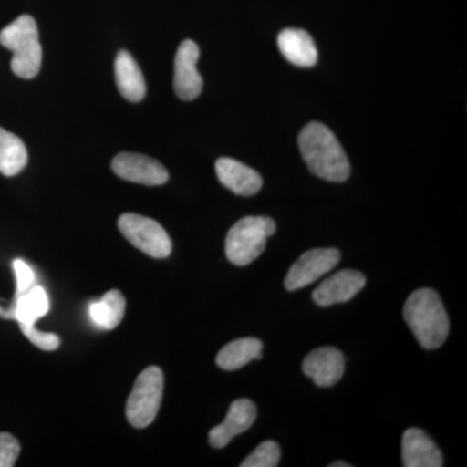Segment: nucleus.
<instances>
[{
    "label": "nucleus",
    "mask_w": 467,
    "mask_h": 467,
    "mask_svg": "<svg viewBox=\"0 0 467 467\" xmlns=\"http://www.w3.org/2000/svg\"><path fill=\"white\" fill-rule=\"evenodd\" d=\"M278 47L282 55L294 66L309 67L317 63V47L306 30H282L278 36Z\"/></svg>",
    "instance_id": "16"
},
{
    "label": "nucleus",
    "mask_w": 467,
    "mask_h": 467,
    "mask_svg": "<svg viewBox=\"0 0 467 467\" xmlns=\"http://www.w3.org/2000/svg\"><path fill=\"white\" fill-rule=\"evenodd\" d=\"M20 456L17 439L8 432H0V467L15 466Z\"/></svg>",
    "instance_id": "23"
},
{
    "label": "nucleus",
    "mask_w": 467,
    "mask_h": 467,
    "mask_svg": "<svg viewBox=\"0 0 467 467\" xmlns=\"http://www.w3.org/2000/svg\"><path fill=\"white\" fill-rule=\"evenodd\" d=\"M402 465L405 467H441V451L420 429H409L402 435Z\"/></svg>",
    "instance_id": "13"
},
{
    "label": "nucleus",
    "mask_w": 467,
    "mask_h": 467,
    "mask_svg": "<svg viewBox=\"0 0 467 467\" xmlns=\"http://www.w3.org/2000/svg\"><path fill=\"white\" fill-rule=\"evenodd\" d=\"M116 84L122 97L138 103L146 97V81L137 61L128 51H119L115 61Z\"/></svg>",
    "instance_id": "17"
},
{
    "label": "nucleus",
    "mask_w": 467,
    "mask_h": 467,
    "mask_svg": "<svg viewBox=\"0 0 467 467\" xmlns=\"http://www.w3.org/2000/svg\"><path fill=\"white\" fill-rule=\"evenodd\" d=\"M281 460V450L275 441L261 442L250 456L241 463L242 467H275Z\"/></svg>",
    "instance_id": "21"
},
{
    "label": "nucleus",
    "mask_w": 467,
    "mask_h": 467,
    "mask_svg": "<svg viewBox=\"0 0 467 467\" xmlns=\"http://www.w3.org/2000/svg\"><path fill=\"white\" fill-rule=\"evenodd\" d=\"M0 45L12 51L11 69L24 79L38 76L42 66V46L38 26L29 15L12 21L0 32Z\"/></svg>",
    "instance_id": "3"
},
{
    "label": "nucleus",
    "mask_w": 467,
    "mask_h": 467,
    "mask_svg": "<svg viewBox=\"0 0 467 467\" xmlns=\"http://www.w3.org/2000/svg\"><path fill=\"white\" fill-rule=\"evenodd\" d=\"M126 301L119 290H110L97 303L90 306V317L94 324L112 330L121 324L125 316Z\"/></svg>",
    "instance_id": "19"
},
{
    "label": "nucleus",
    "mask_w": 467,
    "mask_h": 467,
    "mask_svg": "<svg viewBox=\"0 0 467 467\" xmlns=\"http://www.w3.org/2000/svg\"><path fill=\"white\" fill-rule=\"evenodd\" d=\"M21 331L26 335L27 339L43 350H55L60 346V337L57 335L50 333H42L36 330V325L26 326L20 325Z\"/></svg>",
    "instance_id": "22"
},
{
    "label": "nucleus",
    "mask_w": 467,
    "mask_h": 467,
    "mask_svg": "<svg viewBox=\"0 0 467 467\" xmlns=\"http://www.w3.org/2000/svg\"><path fill=\"white\" fill-rule=\"evenodd\" d=\"M349 463L343 462V461H337V462L331 463L330 467H350Z\"/></svg>",
    "instance_id": "25"
},
{
    "label": "nucleus",
    "mask_w": 467,
    "mask_h": 467,
    "mask_svg": "<svg viewBox=\"0 0 467 467\" xmlns=\"http://www.w3.org/2000/svg\"><path fill=\"white\" fill-rule=\"evenodd\" d=\"M275 221L265 216L242 218L226 236V257L236 266L250 265L265 251L266 241L275 233Z\"/></svg>",
    "instance_id": "4"
},
{
    "label": "nucleus",
    "mask_w": 467,
    "mask_h": 467,
    "mask_svg": "<svg viewBox=\"0 0 467 467\" xmlns=\"http://www.w3.org/2000/svg\"><path fill=\"white\" fill-rule=\"evenodd\" d=\"M119 229L135 248L153 259H165L171 254L168 233L152 218L125 213L119 217Z\"/></svg>",
    "instance_id": "6"
},
{
    "label": "nucleus",
    "mask_w": 467,
    "mask_h": 467,
    "mask_svg": "<svg viewBox=\"0 0 467 467\" xmlns=\"http://www.w3.org/2000/svg\"><path fill=\"white\" fill-rule=\"evenodd\" d=\"M50 309L47 292L41 285H33L26 294L14 299L11 308L3 309L0 306V317L16 319L18 324L26 326L36 325Z\"/></svg>",
    "instance_id": "15"
},
{
    "label": "nucleus",
    "mask_w": 467,
    "mask_h": 467,
    "mask_svg": "<svg viewBox=\"0 0 467 467\" xmlns=\"http://www.w3.org/2000/svg\"><path fill=\"white\" fill-rule=\"evenodd\" d=\"M346 368L343 353L334 347L312 350L303 361V371L318 387H333L342 379Z\"/></svg>",
    "instance_id": "11"
},
{
    "label": "nucleus",
    "mask_w": 467,
    "mask_h": 467,
    "mask_svg": "<svg viewBox=\"0 0 467 467\" xmlns=\"http://www.w3.org/2000/svg\"><path fill=\"white\" fill-rule=\"evenodd\" d=\"M263 348V342L256 337H242L223 347L218 352L216 362L223 370H238L254 359H261Z\"/></svg>",
    "instance_id": "18"
},
{
    "label": "nucleus",
    "mask_w": 467,
    "mask_h": 467,
    "mask_svg": "<svg viewBox=\"0 0 467 467\" xmlns=\"http://www.w3.org/2000/svg\"><path fill=\"white\" fill-rule=\"evenodd\" d=\"M216 173L220 182L236 195L252 196L263 187V178L254 169L234 159H218Z\"/></svg>",
    "instance_id": "14"
},
{
    "label": "nucleus",
    "mask_w": 467,
    "mask_h": 467,
    "mask_svg": "<svg viewBox=\"0 0 467 467\" xmlns=\"http://www.w3.org/2000/svg\"><path fill=\"white\" fill-rule=\"evenodd\" d=\"M404 318L418 343L425 349L441 347L450 334V318L441 296L431 288H420L408 297Z\"/></svg>",
    "instance_id": "2"
},
{
    "label": "nucleus",
    "mask_w": 467,
    "mask_h": 467,
    "mask_svg": "<svg viewBox=\"0 0 467 467\" xmlns=\"http://www.w3.org/2000/svg\"><path fill=\"white\" fill-rule=\"evenodd\" d=\"M27 164L26 144L17 135L0 128V173L14 177Z\"/></svg>",
    "instance_id": "20"
},
{
    "label": "nucleus",
    "mask_w": 467,
    "mask_h": 467,
    "mask_svg": "<svg viewBox=\"0 0 467 467\" xmlns=\"http://www.w3.org/2000/svg\"><path fill=\"white\" fill-rule=\"evenodd\" d=\"M164 391L161 368H144L135 380L133 391L126 402V418L135 429L149 427L158 416Z\"/></svg>",
    "instance_id": "5"
},
{
    "label": "nucleus",
    "mask_w": 467,
    "mask_h": 467,
    "mask_svg": "<svg viewBox=\"0 0 467 467\" xmlns=\"http://www.w3.org/2000/svg\"><path fill=\"white\" fill-rule=\"evenodd\" d=\"M199 55L198 45L190 39L178 47L174 61V90L180 99L193 100L202 94V78L196 69Z\"/></svg>",
    "instance_id": "9"
},
{
    "label": "nucleus",
    "mask_w": 467,
    "mask_h": 467,
    "mask_svg": "<svg viewBox=\"0 0 467 467\" xmlns=\"http://www.w3.org/2000/svg\"><path fill=\"white\" fill-rule=\"evenodd\" d=\"M367 285V278L358 270H340L325 279L313 292V300L319 306L347 303Z\"/></svg>",
    "instance_id": "10"
},
{
    "label": "nucleus",
    "mask_w": 467,
    "mask_h": 467,
    "mask_svg": "<svg viewBox=\"0 0 467 467\" xmlns=\"http://www.w3.org/2000/svg\"><path fill=\"white\" fill-rule=\"evenodd\" d=\"M12 265H14L15 275H16L17 287L16 295H15V299H16L20 295L26 294L36 284V275H34L32 267L27 265L24 260H15Z\"/></svg>",
    "instance_id": "24"
},
{
    "label": "nucleus",
    "mask_w": 467,
    "mask_h": 467,
    "mask_svg": "<svg viewBox=\"0 0 467 467\" xmlns=\"http://www.w3.org/2000/svg\"><path fill=\"white\" fill-rule=\"evenodd\" d=\"M299 147L301 156L313 174L330 182L348 180V158L342 144L327 126L321 122H310L301 130Z\"/></svg>",
    "instance_id": "1"
},
{
    "label": "nucleus",
    "mask_w": 467,
    "mask_h": 467,
    "mask_svg": "<svg viewBox=\"0 0 467 467\" xmlns=\"http://www.w3.org/2000/svg\"><path fill=\"white\" fill-rule=\"evenodd\" d=\"M257 417L256 405L248 399H239L230 405L229 413L221 425L209 431V444L216 450L226 447L235 436L247 431Z\"/></svg>",
    "instance_id": "12"
},
{
    "label": "nucleus",
    "mask_w": 467,
    "mask_h": 467,
    "mask_svg": "<svg viewBox=\"0 0 467 467\" xmlns=\"http://www.w3.org/2000/svg\"><path fill=\"white\" fill-rule=\"evenodd\" d=\"M340 252L337 248H316L301 254L285 275V290L296 291L317 281L339 264Z\"/></svg>",
    "instance_id": "7"
},
{
    "label": "nucleus",
    "mask_w": 467,
    "mask_h": 467,
    "mask_svg": "<svg viewBox=\"0 0 467 467\" xmlns=\"http://www.w3.org/2000/svg\"><path fill=\"white\" fill-rule=\"evenodd\" d=\"M112 171L122 180L146 186H160L169 180L164 165L140 153H119L113 159Z\"/></svg>",
    "instance_id": "8"
}]
</instances>
